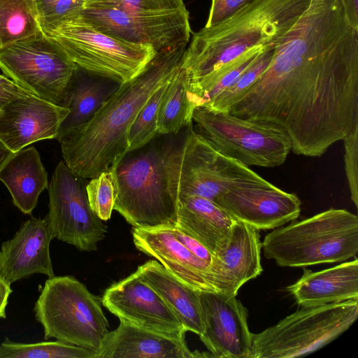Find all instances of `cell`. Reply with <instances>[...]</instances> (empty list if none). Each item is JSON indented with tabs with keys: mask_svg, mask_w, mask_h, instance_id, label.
<instances>
[{
	"mask_svg": "<svg viewBox=\"0 0 358 358\" xmlns=\"http://www.w3.org/2000/svg\"><path fill=\"white\" fill-rule=\"evenodd\" d=\"M169 81L155 92L135 117L128 133L127 152L145 146L158 133L159 109Z\"/></svg>",
	"mask_w": 358,
	"mask_h": 358,
	"instance_id": "f546056e",
	"label": "cell"
},
{
	"mask_svg": "<svg viewBox=\"0 0 358 358\" xmlns=\"http://www.w3.org/2000/svg\"><path fill=\"white\" fill-rule=\"evenodd\" d=\"M358 317V299L301 306L265 330L252 334V358L305 356L347 331Z\"/></svg>",
	"mask_w": 358,
	"mask_h": 358,
	"instance_id": "9c48e42d",
	"label": "cell"
},
{
	"mask_svg": "<svg viewBox=\"0 0 358 358\" xmlns=\"http://www.w3.org/2000/svg\"><path fill=\"white\" fill-rule=\"evenodd\" d=\"M344 141L345 171L351 199L358 206V124L343 140Z\"/></svg>",
	"mask_w": 358,
	"mask_h": 358,
	"instance_id": "e575fe53",
	"label": "cell"
},
{
	"mask_svg": "<svg viewBox=\"0 0 358 358\" xmlns=\"http://www.w3.org/2000/svg\"><path fill=\"white\" fill-rule=\"evenodd\" d=\"M170 142L159 145L152 140L127 152L111 171L115 182L114 210L134 227L171 228L176 224L178 199L170 189L166 173Z\"/></svg>",
	"mask_w": 358,
	"mask_h": 358,
	"instance_id": "277c9868",
	"label": "cell"
},
{
	"mask_svg": "<svg viewBox=\"0 0 358 358\" xmlns=\"http://www.w3.org/2000/svg\"><path fill=\"white\" fill-rule=\"evenodd\" d=\"M14 152L0 140V171Z\"/></svg>",
	"mask_w": 358,
	"mask_h": 358,
	"instance_id": "60d3db41",
	"label": "cell"
},
{
	"mask_svg": "<svg viewBox=\"0 0 358 358\" xmlns=\"http://www.w3.org/2000/svg\"><path fill=\"white\" fill-rule=\"evenodd\" d=\"M312 0H252L220 23L193 35L182 67L189 83L212 76L257 47L275 43Z\"/></svg>",
	"mask_w": 358,
	"mask_h": 358,
	"instance_id": "3957f363",
	"label": "cell"
},
{
	"mask_svg": "<svg viewBox=\"0 0 358 358\" xmlns=\"http://www.w3.org/2000/svg\"><path fill=\"white\" fill-rule=\"evenodd\" d=\"M2 48V47H1V43H0V48Z\"/></svg>",
	"mask_w": 358,
	"mask_h": 358,
	"instance_id": "7bdbcfd3",
	"label": "cell"
},
{
	"mask_svg": "<svg viewBox=\"0 0 358 358\" xmlns=\"http://www.w3.org/2000/svg\"><path fill=\"white\" fill-rule=\"evenodd\" d=\"M286 289L301 306L358 299L357 258L316 272L304 268L302 276Z\"/></svg>",
	"mask_w": 358,
	"mask_h": 358,
	"instance_id": "7402d4cb",
	"label": "cell"
},
{
	"mask_svg": "<svg viewBox=\"0 0 358 358\" xmlns=\"http://www.w3.org/2000/svg\"><path fill=\"white\" fill-rule=\"evenodd\" d=\"M53 236L45 218L25 221L0 248V276L8 284L34 274L55 275L50 254Z\"/></svg>",
	"mask_w": 358,
	"mask_h": 358,
	"instance_id": "ac0fdd59",
	"label": "cell"
},
{
	"mask_svg": "<svg viewBox=\"0 0 358 358\" xmlns=\"http://www.w3.org/2000/svg\"><path fill=\"white\" fill-rule=\"evenodd\" d=\"M0 69L19 87L63 106L77 66L54 38L41 31L0 48Z\"/></svg>",
	"mask_w": 358,
	"mask_h": 358,
	"instance_id": "8fae6325",
	"label": "cell"
},
{
	"mask_svg": "<svg viewBox=\"0 0 358 358\" xmlns=\"http://www.w3.org/2000/svg\"><path fill=\"white\" fill-rule=\"evenodd\" d=\"M264 256L283 267L331 264L357 257L358 217L331 208L301 221L278 227L262 243Z\"/></svg>",
	"mask_w": 358,
	"mask_h": 358,
	"instance_id": "5b68a950",
	"label": "cell"
},
{
	"mask_svg": "<svg viewBox=\"0 0 358 358\" xmlns=\"http://www.w3.org/2000/svg\"><path fill=\"white\" fill-rule=\"evenodd\" d=\"M180 143L170 142L166 173L170 189L178 196L196 195L212 201L231 187L263 181L248 166L216 150L191 123Z\"/></svg>",
	"mask_w": 358,
	"mask_h": 358,
	"instance_id": "52a82bcc",
	"label": "cell"
},
{
	"mask_svg": "<svg viewBox=\"0 0 358 358\" xmlns=\"http://www.w3.org/2000/svg\"><path fill=\"white\" fill-rule=\"evenodd\" d=\"M137 271L173 310L187 331L200 336L204 330L199 292L186 285L162 264L149 260Z\"/></svg>",
	"mask_w": 358,
	"mask_h": 358,
	"instance_id": "d4e9b609",
	"label": "cell"
},
{
	"mask_svg": "<svg viewBox=\"0 0 358 358\" xmlns=\"http://www.w3.org/2000/svg\"><path fill=\"white\" fill-rule=\"evenodd\" d=\"M171 230L176 238L193 255L212 266L213 255L202 243L176 226L171 227Z\"/></svg>",
	"mask_w": 358,
	"mask_h": 358,
	"instance_id": "8d00e7d4",
	"label": "cell"
},
{
	"mask_svg": "<svg viewBox=\"0 0 358 358\" xmlns=\"http://www.w3.org/2000/svg\"><path fill=\"white\" fill-rule=\"evenodd\" d=\"M96 358H196L211 355L192 352L178 339L120 321L104 336Z\"/></svg>",
	"mask_w": 358,
	"mask_h": 358,
	"instance_id": "44dd1931",
	"label": "cell"
},
{
	"mask_svg": "<svg viewBox=\"0 0 358 358\" xmlns=\"http://www.w3.org/2000/svg\"><path fill=\"white\" fill-rule=\"evenodd\" d=\"M228 112L281 127L296 155L343 141L358 124V29L340 0H312Z\"/></svg>",
	"mask_w": 358,
	"mask_h": 358,
	"instance_id": "6da1fadb",
	"label": "cell"
},
{
	"mask_svg": "<svg viewBox=\"0 0 358 358\" xmlns=\"http://www.w3.org/2000/svg\"><path fill=\"white\" fill-rule=\"evenodd\" d=\"M69 111L34 94L15 97L0 108V140L16 152L33 143L56 138Z\"/></svg>",
	"mask_w": 358,
	"mask_h": 358,
	"instance_id": "e0dca14e",
	"label": "cell"
},
{
	"mask_svg": "<svg viewBox=\"0 0 358 358\" xmlns=\"http://www.w3.org/2000/svg\"><path fill=\"white\" fill-rule=\"evenodd\" d=\"M0 90L10 93L17 96L33 94L24 89L19 87L10 79L0 74Z\"/></svg>",
	"mask_w": 358,
	"mask_h": 358,
	"instance_id": "f35d334b",
	"label": "cell"
},
{
	"mask_svg": "<svg viewBox=\"0 0 358 358\" xmlns=\"http://www.w3.org/2000/svg\"><path fill=\"white\" fill-rule=\"evenodd\" d=\"M275 46L266 48L232 85L220 92L203 107L214 111L228 112L238 97L267 68L272 59Z\"/></svg>",
	"mask_w": 358,
	"mask_h": 358,
	"instance_id": "4dcf8cb0",
	"label": "cell"
},
{
	"mask_svg": "<svg viewBox=\"0 0 358 358\" xmlns=\"http://www.w3.org/2000/svg\"><path fill=\"white\" fill-rule=\"evenodd\" d=\"M103 305L120 321L169 337L185 339L187 331L160 296L136 270L105 291Z\"/></svg>",
	"mask_w": 358,
	"mask_h": 358,
	"instance_id": "5bb4252c",
	"label": "cell"
},
{
	"mask_svg": "<svg viewBox=\"0 0 358 358\" xmlns=\"http://www.w3.org/2000/svg\"><path fill=\"white\" fill-rule=\"evenodd\" d=\"M101 299L71 275L48 278L34 311L44 338L98 350L108 331Z\"/></svg>",
	"mask_w": 358,
	"mask_h": 358,
	"instance_id": "8992f818",
	"label": "cell"
},
{
	"mask_svg": "<svg viewBox=\"0 0 358 358\" xmlns=\"http://www.w3.org/2000/svg\"><path fill=\"white\" fill-rule=\"evenodd\" d=\"M47 35L58 43L77 67L120 84L141 74L157 53L151 45L129 42L98 29L80 14Z\"/></svg>",
	"mask_w": 358,
	"mask_h": 358,
	"instance_id": "ba28073f",
	"label": "cell"
},
{
	"mask_svg": "<svg viewBox=\"0 0 358 358\" xmlns=\"http://www.w3.org/2000/svg\"><path fill=\"white\" fill-rule=\"evenodd\" d=\"M259 230L236 220L225 248L213 255L211 272L218 293L236 296L239 289L262 271Z\"/></svg>",
	"mask_w": 358,
	"mask_h": 358,
	"instance_id": "d6986e66",
	"label": "cell"
},
{
	"mask_svg": "<svg viewBox=\"0 0 358 358\" xmlns=\"http://www.w3.org/2000/svg\"><path fill=\"white\" fill-rule=\"evenodd\" d=\"M97 350L57 340L34 343L5 339L0 345V358H96Z\"/></svg>",
	"mask_w": 358,
	"mask_h": 358,
	"instance_id": "f1b7e54d",
	"label": "cell"
},
{
	"mask_svg": "<svg viewBox=\"0 0 358 358\" xmlns=\"http://www.w3.org/2000/svg\"><path fill=\"white\" fill-rule=\"evenodd\" d=\"M12 292L10 285L6 282L0 276V318L6 317V308Z\"/></svg>",
	"mask_w": 358,
	"mask_h": 358,
	"instance_id": "ab89813d",
	"label": "cell"
},
{
	"mask_svg": "<svg viewBox=\"0 0 358 358\" xmlns=\"http://www.w3.org/2000/svg\"><path fill=\"white\" fill-rule=\"evenodd\" d=\"M80 15L98 29L119 38L151 45L157 52L187 45L189 12H143L85 5Z\"/></svg>",
	"mask_w": 358,
	"mask_h": 358,
	"instance_id": "4fadbf2b",
	"label": "cell"
},
{
	"mask_svg": "<svg viewBox=\"0 0 358 358\" xmlns=\"http://www.w3.org/2000/svg\"><path fill=\"white\" fill-rule=\"evenodd\" d=\"M204 330L199 336L213 357L252 358L248 310L236 296L199 292Z\"/></svg>",
	"mask_w": 358,
	"mask_h": 358,
	"instance_id": "2e32d148",
	"label": "cell"
},
{
	"mask_svg": "<svg viewBox=\"0 0 358 358\" xmlns=\"http://www.w3.org/2000/svg\"><path fill=\"white\" fill-rule=\"evenodd\" d=\"M252 0H212L206 27H213L226 20Z\"/></svg>",
	"mask_w": 358,
	"mask_h": 358,
	"instance_id": "d590c367",
	"label": "cell"
},
{
	"mask_svg": "<svg viewBox=\"0 0 358 358\" xmlns=\"http://www.w3.org/2000/svg\"><path fill=\"white\" fill-rule=\"evenodd\" d=\"M0 180L14 205L26 215H31L40 194L48 186L47 171L35 147L14 152L0 171Z\"/></svg>",
	"mask_w": 358,
	"mask_h": 358,
	"instance_id": "484cf974",
	"label": "cell"
},
{
	"mask_svg": "<svg viewBox=\"0 0 358 358\" xmlns=\"http://www.w3.org/2000/svg\"><path fill=\"white\" fill-rule=\"evenodd\" d=\"M87 183L64 162H59L48 186L49 210L45 218L54 238L92 252L105 237L107 226L90 206Z\"/></svg>",
	"mask_w": 358,
	"mask_h": 358,
	"instance_id": "7c38bea8",
	"label": "cell"
},
{
	"mask_svg": "<svg viewBox=\"0 0 358 358\" xmlns=\"http://www.w3.org/2000/svg\"><path fill=\"white\" fill-rule=\"evenodd\" d=\"M235 220L257 230L273 229L296 220L301 202L266 180L231 187L214 201Z\"/></svg>",
	"mask_w": 358,
	"mask_h": 358,
	"instance_id": "9a60e30c",
	"label": "cell"
},
{
	"mask_svg": "<svg viewBox=\"0 0 358 358\" xmlns=\"http://www.w3.org/2000/svg\"><path fill=\"white\" fill-rule=\"evenodd\" d=\"M88 202L102 221L110 218L115 200V182L112 171H105L90 178L86 185Z\"/></svg>",
	"mask_w": 358,
	"mask_h": 358,
	"instance_id": "1f68e13d",
	"label": "cell"
},
{
	"mask_svg": "<svg viewBox=\"0 0 358 358\" xmlns=\"http://www.w3.org/2000/svg\"><path fill=\"white\" fill-rule=\"evenodd\" d=\"M17 97V96L10 93L0 90V108L10 99Z\"/></svg>",
	"mask_w": 358,
	"mask_h": 358,
	"instance_id": "b9f144b4",
	"label": "cell"
},
{
	"mask_svg": "<svg viewBox=\"0 0 358 358\" xmlns=\"http://www.w3.org/2000/svg\"><path fill=\"white\" fill-rule=\"evenodd\" d=\"M345 14L355 29H358V0H340Z\"/></svg>",
	"mask_w": 358,
	"mask_h": 358,
	"instance_id": "74e56055",
	"label": "cell"
},
{
	"mask_svg": "<svg viewBox=\"0 0 358 358\" xmlns=\"http://www.w3.org/2000/svg\"><path fill=\"white\" fill-rule=\"evenodd\" d=\"M189 76L182 66L169 81L159 109L157 130L162 135L177 134L192 123L188 94Z\"/></svg>",
	"mask_w": 358,
	"mask_h": 358,
	"instance_id": "4316f807",
	"label": "cell"
},
{
	"mask_svg": "<svg viewBox=\"0 0 358 358\" xmlns=\"http://www.w3.org/2000/svg\"><path fill=\"white\" fill-rule=\"evenodd\" d=\"M38 20L48 34L63 22L80 14L85 0H36Z\"/></svg>",
	"mask_w": 358,
	"mask_h": 358,
	"instance_id": "d6a6232c",
	"label": "cell"
},
{
	"mask_svg": "<svg viewBox=\"0 0 358 358\" xmlns=\"http://www.w3.org/2000/svg\"><path fill=\"white\" fill-rule=\"evenodd\" d=\"M41 31L36 0H0L1 47Z\"/></svg>",
	"mask_w": 358,
	"mask_h": 358,
	"instance_id": "83f0119b",
	"label": "cell"
},
{
	"mask_svg": "<svg viewBox=\"0 0 358 358\" xmlns=\"http://www.w3.org/2000/svg\"><path fill=\"white\" fill-rule=\"evenodd\" d=\"M187 45L157 52L145 70L122 83L87 124L62 138L65 164L90 179L111 171L128 151V133L138 112L155 92L181 67Z\"/></svg>",
	"mask_w": 358,
	"mask_h": 358,
	"instance_id": "7a4b0ae2",
	"label": "cell"
},
{
	"mask_svg": "<svg viewBox=\"0 0 358 358\" xmlns=\"http://www.w3.org/2000/svg\"><path fill=\"white\" fill-rule=\"evenodd\" d=\"M136 248L157 259L170 273L199 292L218 293L210 265L197 258L174 236L171 228L134 227Z\"/></svg>",
	"mask_w": 358,
	"mask_h": 358,
	"instance_id": "ffe728a7",
	"label": "cell"
},
{
	"mask_svg": "<svg viewBox=\"0 0 358 358\" xmlns=\"http://www.w3.org/2000/svg\"><path fill=\"white\" fill-rule=\"evenodd\" d=\"M192 121L199 133L216 150L248 167L280 166L292 150L285 131L270 122L241 118L203 106L194 108Z\"/></svg>",
	"mask_w": 358,
	"mask_h": 358,
	"instance_id": "30bf717a",
	"label": "cell"
},
{
	"mask_svg": "<svg viewBox=\"0 0 358 358\" xmlns=\"http://www.w3.org/2000/svg\"><path fill=\"white\" fill-rule=\"evenodd\" d=\"M85 5L112 6L143 12H185L183 0H85Z\"/></svg>",
	"mask_w": 358,
	"mask_h": 358,
	"instance_id": "836d02e7",
	"label": "cell"
},
{
	"mask_svg": "<svg viewBox=\"0 0 358 358\" xmlns=\"http://www.w3.org/2000/svg\"><path fill=\"white\" fill-rule=\"evenodd\" d=\"M120 85L77 67L66 90L63 105L70 111L62 122L56 139L61 141L89 122Z\"/></svg>",
	"mask_w": 358,
	"mask_h": 358,
	"instance_id": "cb8c5ba5",
	"label": "cell"
},
{
	"mask_svg": "<svg viewBox=\"0 0 358 358\" xmlns=\"http://www.w3.org/2000/svg\"><path fill=\"white\" fill-rule=\"evenodd\" d=\"M236 220L208 199L196 195L178 196L176 226L202 243L213 255L225 248Z\"/></svg>",
	"mask_w": 358,
	"mask_h": 358,
	"instance_id": "603a6c76",
	"label": "cell"
}]
</instances>
